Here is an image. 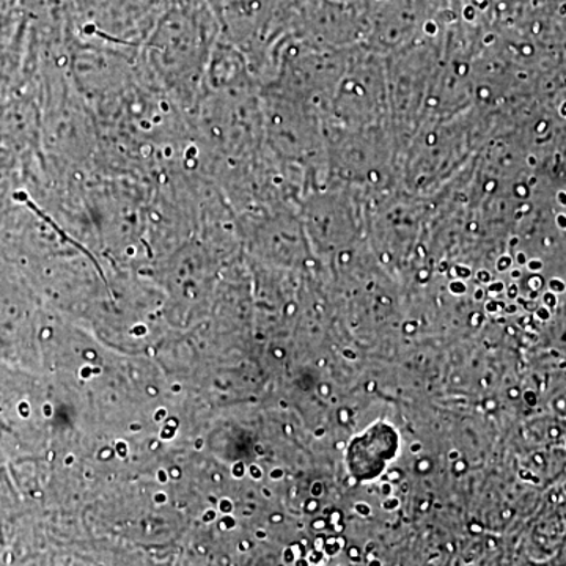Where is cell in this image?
<instances>
[{"mask_svg":"<svg viewBox=\"0 0 566 566\" xmlns=\"http://www.w3.org/2000/svg\"><path fill=\"white\" fill-rule=\"evenodd\" d=\"M412 452H420V444L412 446Z\"/></svg>","mask_w":566,"mask_h":566,"instance_id":"6da1fadb","label":"cell"},{"mask_svg":"<svg viewBox=\"0 0 566 566\" xmlns=\"http://www.w3.org/2000/svg\"><path fill=\"white\" fill-rule=\"evenodd\" d=\"M450 458H452V460H453V458H458V453L457 452L450 453Z\"/></svg>","mask_w":566,"mask_h":566,"instance_id":"7a4b0ae2","label":"cell"}]
</instances>
